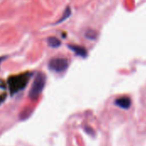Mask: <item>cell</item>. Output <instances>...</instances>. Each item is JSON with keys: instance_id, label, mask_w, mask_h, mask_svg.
Wrapping results in <instances>:
<instances>
[{"instance_id": "6da1fadb", "label": "cell", "mask_w": 146, "mask_h": 146, "mask_svg": "<svg viewBox=\"0 0 146 146\" xmlns=\"http://www.w3.org/2000/svg\"><path fill=\"white\" fill-rule=\"evenodd\" d=\"M31 76H32V74L27 72L19 75L10 77L8 80V85H9V88L11 95L23 90L27 86Z\"/></svg>"}, {"instance_id": "7a4b0ae2", "label": "cell", "mask_w": 146, "mask_h": 146, "mask_svg": "<svg viewBox=\"0 0 146 146\" xmlns=\"http://www.w3.org/2000/svg\"><path fill=\"white\" fill-rule=\"evenodd\" d=\"M46 83V76L44 73L38 72L33 80L32 87L29 92V98L32 100L37 99L42 93Z\"/></svg>"}, {"instance_id": "3957f363", "label": "cell", "mask_w": 146, "mask_h": 146, "mask_svg": "<svg viewBox=\"0 0 146 146\" xmlns=\"http://www.w3.org/2000/svg\"><path fill=\"white\" fill-rule=\"evenodd\" d=\"M49 68L56 73L64 72L68 67V61L66 58L62 57H55L50 59L49 62Z\"/></svg>"}, {"instance_id": "277c9868", "label": "cell", "mask_w": 146, "mask_h": 146, "mask_svg": "<svg viewBox=\"0 0 146 146\" xmlns=\"http://www.w3.org/2000/svg\"><path fill=\"white\" fill-rule=\"evenodd\" d=\"M115 105L121 108V109H129L131 104H132V100L130 98L128 97H121V98H119L115 100Z\"/></svg>"}, {"instance_id": "5b68a950", "label": "cell", "mask_w": 146, "mask_h": 146, "mask_svg": "<svg viewBox=\"0 0 146 146\" xmlns=\"http://www.w3.org/2000/svg\"><path fill=\"white\" fill-rule=\"evenodd\" d=\"M68 47L78 56H82V57H86L87 56V50L82 47V46H79V45H68Z\"/></svg>"}, {"instance_id": "8992f818", "label": "cell", "mask_w": 146, "mask_h": 146, "mask_svg": "<svg viewBox=\"0 0 146 146\" xmlns=\"http://www.w3.org/2000/svg\"><path fill=\"white\" fill-rule=\"evenodd\" d=\"M48 44L50 47H53V48H56L58 46L61 45V41L57 38H55V37H50L48 38Z\"/></svg>"}, {"instance_id": "52a82bcc", "label": "cell", "mask_w": 146, "mask_h": 146, "mask_svg": "<svg viewBox=\"0 0 146 146\" xmlns=\"http://www.w3.org/2000/svg\"><path fill=\"white\" fill-rule=\"evenodd\" d=\"M70 14H71L70 8H69V7H67V8H66V9H65V11H64V13H63V15H62V18H60V20H59V21H58L56 23H60V22H62V21H65L67 18H68V17H69Z\"/></svg>"}, {"instance_id": "ba28073f", "label": "cell", "mask_w": 146, "mask_h": 146, "mask_svg": "<svg viewBox=\"0 0 146 146\" xmlns=\"http://www.w3.org/2000/svg\"><path fill=\"white\" fill-rule=\"evenodd\" d=\"M86 38H88L90 39H95L97 37V33L93 30H88L86 33Z\"/></svg>"}, {"instance_id": "9c48e42d", "label": "cell", "mask_w": 146, "mask_h": 146, "mask_svg": "<svg viewBox=\"0 0 146 146\" xmlns=\"http://www.w3.org/2000/svg\"><path fill=\"white\" fill-rule=\"evenodd\" d=\"M4 58H5V57H1V58H0V64H1V62H2V61H3V60Z\"/></svg>"}]
</instances>
